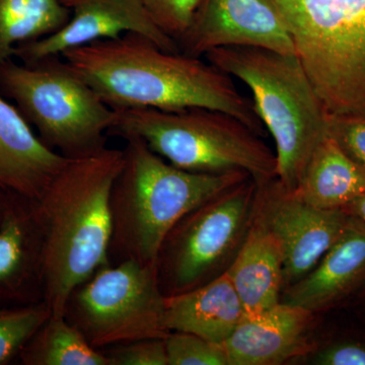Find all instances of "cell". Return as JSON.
Masks as SVG:
<instances>
[{"instance_id":"obj_1","label":"cell","mask_w":365,"mask_h":365,"mask_svg":"<svg viewBox=\"0 0 365 365\" xmlns=\"http://www.w3.org/2000/svg\"><path fill=\"white\" fill-rule=\"evenodd\" d=\"M61 56L112 109L205 108L237 118L260 136L265 132L253 100L228 74L207 60L165 51L138 34L98 41Z\"/></svg>"},{"instance_id":"obj_2","label":"cell","mask_w":365,"mask_h":365,"mask_svg":"<svg viewBox=\"0 0 365 365\" xmlns=\"http://www.w3.org/2000/svg\"><path fill=\"white\" fill-rule=\"evenodd\" d=\"M123 150L67 158L36 200L43 235L44 302L64 314L72 290L110 263L111 192Z\"/></svg>"},{"instance_id":"obj_3","label":"cell","mask_w":365,"mask_h":365,"mask_svg":"<svg viewBox=\"0 0 365 365\" xmlns=\"http://www.w3.org/2000/svg\"><path fill=\"white\" fill-rule=\"evenodd\" d=\"M123 163L110 199L109 261L157 264L163 242L188 213L251 178L244 172L201 174L180 169L140 138L125 139Z\"/></svg>"},{"instance_id":"obj_4","label":"cell","mask_w":365,"mask_h":365,"mask_svg":"<svg viewBox=\"0 0 365 365\" xmlns=\"http://www.w3.org/2000/svg\"><path fill=\"white\" fill-rule=\"evenodd\" d=\"M216 68L248 86L276 145L277 179L297 191L309 158L328 134V113L295 55L246 46L205 55Z\"/></svg>"},{"instance_id":"obj_5","label":"cell","mask_w":365,"mask_h":365,"mask_svg":"<svg viewBox=\"0 0 365 365\" xmlns=\"http://www.w3.org/2000/svg\"><path fill=\"white\" fill-rule=\"evenodd\" d=\"M109 135L137 137L172 165L201 174L244 172L255 182L277 178L275 153L232 115L205 108L115 110Z\"/></svg>"},{"instance_id":"obj_6","label":"cell","mask_w":365,"mask_h":365,"mask_svg":"<svg viewBox=\"0 0 365 365\" xmlns=\"http://www.w3.org/2000/svg\"><path fill=\"white\" fill-rule=\"evenodd\" d=\"M329 116L365 114V0H273Z\"/></svg>"},{"instance_id":"obj_7","label":"cell","mask_w":365,"mask_h":365,"mask_svg":"<svg viewBox=\"0 0 365 365\" xmlns=\"http://www.w3.org/2000/svg\"><path fill=\"white\" fill-rule=\"evenodd\" d=\"M0 95L14 101L41 140L67 158L102 150L116 112L62 56L0 66Z\"/></svg>"},{"instance_id":"obj_8","label":"cell","mask_w":365,"mask_h":365,"mask_svg":"<svg viewBox=\"0 0 365 365\" xmlns=\"http://www.w3.org/2000/svg\"><path fill=\"white\" fill-rule=\"evenodd\" d=\"M165 297L157 264H107L78 285L64 316L98 350L132 341L165 338Z\"/></svg>"},{"instance_id":"obj_9","label":"cell","mask_w":365,"mask_h":365,"mask_svg":"<svg viewBox=\"0 0 365 365\" xmlns=\"http://www.w3.org/2000/svg\"><path fill=\"white\" fill-rule=\"evenodd\" d=\"M257 192L258 184L248 178L178 223L163 242L157 262L165 297L189 292L222 273L227 257L244 241L251 225Z\"/></svg>"},{"instance_id":"obj_10","label":"cell","mask_w":365,"mask_h":365,"mask_svg":"<svg viewBox=\"0 0 365 365\" xmlns=\"http://www.w3.org/2000/svg\"><path fill=\"white\" fill-rule=\"evenodd\" d=\"M257 200L261 205L257 213L280 242L287 284L311 272L349 222L342 209L314 207L288 192L277 178L258 184Z\"/></svg>"},{"instance_id":"obj_11","label":"cell","mask_w":365,"mask_h":365,"mask_svg":"<svg viewBox=\"0 0 365 365\" xmlns=\"http://www.w3.org/2000/svg\"><path fill=\"white\" fill-rule=\"evenodd\" d=\"M71 18L56 32L24 43L14 50V58L32 63L47 57L98 42L116 39L125 34H138L169 52L180 51L177 41L158 28L143 0H62Z\"/></svg>"},{"instance_id":"obj_12","label":"cell","mask_w":365,"mask_h":365,"mask_svg":"<svg viewBox=\"0 0 365 365\" xmlns=\"http://www.w3.org/2000/svg\"><path fill=\"white\" fill-rule=\"evenodd\" d=\"M178 45L182 54L197 58L232 46L295 55L294 42L273 0H201Z\"/></svg>"},{"instance_id":"obj_13","label":"cell","mask_w":365,"mask_h":365,"mask_svg":"<svg viewBox=\"0 0 365 365\" xmlns=\"http://www.w3.org/2000/svg\"><path fill=\"white\" fill-rule=\"evenodd\" d=\"M44 302L43 235L36 200L9 192L0 218V302Z\"/></svg>"},{"instance_id":"obj_14","label":"cell","mask_w":365,"mask_h":365,"mask_svg":"<svg viewBox=\"0 0 365 365\" xmlns=\"http://www.w3.org/2000/svg\"><path fill=\"white\" fill-rule=\"evenodd\" d=\"M313 313L279 302L261 313L247 314L225 343L228 365H273L302 354Z\"/></svg>"},{"instance_id":"obj_15","label":"cell","mask_w":365,"mask_h":365,"mask_svg":"<svg viewBox=\"0 0 365 365\" xmlns=\"http://www.w3.org/2000/svg\"><path fill=\"white\" fill-rule=\"evenodd\" d=\"M66 160L0 95V189L38 200Z\"/></svg>"},{"instance_id":"obj_16","label":"cell","mask_w":365,"mask_h":365,"mask_svg":"<svg viewBox=\"0 0 365 365\" xmlns=\"http://www.w3.org/2000/svg\"><path fill=\"white\" fill-rule=\"evenodd\" d=\"M365 279V222L350 215L344 232L316 267L290 285L285 304L312 313L339 302Z\"/></svg>"},{"instance_id":"obj_17","label":"cell","mask_w":365,"mask_h":365,"mask_svg":"<svg viewBox=\"0 0 365 365\" xmlns=\"http://www.w3.org/2000/svg\"><path fill=\"white\" fill-rule=\"evenodd\" d=\"M245 314L227 271L201 287L165 297V325L169 332L194 334L223 344Z\"/></svg>"},{"instance_id":"obj_18","label":"cell","mask_w":365,"mask_h":365,"mask_svg":"<svg viewBox=\"0 0 365 365\" xmlns=\"http://www.w3.org/2000/svg\"><path fill=\"white\" fill-rule=\"evenodd\" d=\"M255 215L227 269L247 314L261 313L279 304L284 284L280 242L258 213Z\"/></svg>"},{"instance_id":"obj_19","label":"cell","mask_w":365,"mask_h":365,"mask_svg":"<svg viewBox=\"0 0 365 365\" xmlns=\"http://www.w3.org/2000/svg\"><path fill=\"white\" fill-rule=\"evenodd\" d=\"M365 192V172L327 134L314 150L295 195L319 209H343Z\"/></svg>"},{"instance_id":"obj_20","label":"cell","mask_w":365,"mask_h":365,"mask_svg":"<svg viewBox=\"0 0 365 365\" xmlns=\"http://www.w3.org/2000/svg\"><path fill=\"white\" fill-rule=\"evenodd\" d=\"M69 18L62 0H0V66L18 46L51 35Z\"/></svg>"},{"instance_id":"obj_21","label":"cell","mask_w":365,"mask_h":365,"mask_svg":"<svg viewBox=\"0 0 365 365\" xmlns=\"http://www.w3.org/2000/svg\"><path fill=\"white\" fill-rule=\"evenodd\" d=\"M20 357L26 365H112L64 314L51 313Z\"/></svg>"},{"instance_id":"obj_22","label":"cell","mask_w":365,"mask_h":365,"mask_svg":"<svg viewBox=\"0 0 365 365\" xmlns=\"http://www.w3.org/2000/svg\"><path fill=\"white\" fill-rule=\"evenodd\" d=\"M51 313L45 302L0 307V365L20 356L21 350Z\"/></svg>"},{"instance_id":"obj_23","label":"cell","mask_w":365,"mask_h":365,"mask_svg":"<svg viewBox=\"0 0 365 365\" xmlns=\"http://www.w3.org/2000/svg\"><path fill=\"white\" fill-rule=\"evenodd\" d=\"M165 341L169 365H228L222 344L184 332H170Z\"/></svg>"},{"instance_id":"obj_24","label":"cell","mask_w":365,"mask_h":365,"mask_svg":"<svg viewBox=\"0 0 365 365\" xmlns=\"http://www.w3.org/2000/svg\"><path fill=\"white\" fill-rule=\"evenodd\" d=\"M158 28L177 41L188 30L201 0H143Z\"/></svg>"},{"instance_id":"obj_25","label":"cell","mask_w":365,"mask_h":365,"mask_svg":"<svg viewBox=\"0 0 365 365\" xmlns=\"http://www.w3.org/2000/svg\"><path fill=\"white\" fill-rule=\"evenodd\" d=\"M102 351L112 365H169L165 338L132 341Z\"/></svg>"},{"instance_id":"obj_26","label":"cell","mask_w":365,"mask_h":365,"mask_svg":"<svg viewBox=\"0 0 365 365\" xmlns=\"http://www.w3.org/2000/svg\"><path fill=\"white\" fill-rule=\"evenodd\" d=\"M328 134L365 172V114L328 116Z\"/></svg>"},{"instance_id":"obj_27","label":"cell","mask_w":365,"mask_h":365,"mask_svg":"<svg viewBox=\"0 0 365 365\" xmlns=\"http://www.w3.org/2000/svg\"><path fill=\"white\" fill-rule=\"evenodd\" d=\"M314 364L321 365H365V346L342 343L319 352Z\"/></svg>"},{"instance_id":"obj_28","label":"cell","mask_w":365,"mask_h":365,"mask_svg":"<svg viewBox=\"0 0 365 365\" xmlns=\"http://www.w3.org/2000/svg\"><path fill=\"white\" fill-rule=\"evenodd\" d=\"M342 210H344L348 215L354 216V217L359 218L361 222H365V192L359 198L348 204Z\"/></svg>"},{"instance_id":"obj_29","label":"cell","mask_w":365,"mask_h":365,"mask_svg":"<svg viewBox=\"0 0 365 365\" xmlns=\"http://www.w3.org/2000/svg\"><path fill=\"white\" fill-rule=\"evenodd\" d=\"M7 194H9V191L0 189V218H1L2 211H4V205H6Z\"/></svg>"}]
</instances>
